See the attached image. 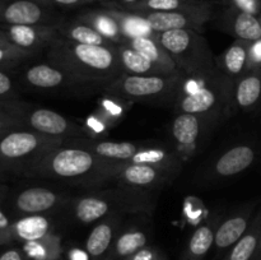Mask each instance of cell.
<instances>
[{"instance_id": "cell-1", "label": "cell", "mask_w": 261, "mask_h": 260, "mask_svg": "<svg viewBox=\"0 0 261 260\" xmlns=\"http://www.w3.org/2000/svg\"><path fill=\"white\" fill-rule=\"evenodd\" d=\"M47 60L65 69L86 88L103 89L124 74L115 45H83L59 37L48 47Z\"/></svg>"}, {"instance_id": "cell-2", "label": "cell", "mask_w": 261, "mask_h": 260, "mask_svg": "<svg viewBox=\"0 0 261 260\" xmlns=\"http://www.w3.org/2000/svg\"><path fill=\"white\" fill-rule=\"evenodd\" d=\"M114 166L115 163L97 157L91 150L63 144L38 155L28 165V172L38 177L96 188L112 183Z\"/></svg>"}, {"instance_id": "cell-3", "label": "cell", "mask_w": 261, "mask_h": 260, "mask_svg": "<svg viewBox=\"0 0 261 260\" xmlns=\"http://www.w3.org/2000/svg\"><path fill=\"white\" fill-rule=\"evenodd\" d=\"M232 83L218 70L184 76L173 107L176 114L231 115Z\"/></svg>"}, {"instance_id": "cell-4", "label": "cell", "mask_w": 261, "mask_h": 260, "mask_svg": "<svg viewBox=\"0 0 261 260\" xmlns=\"http://www.w3.org/2000/svg\"><path fill=\"white\" fill-rule=\"evenodd\" d=\"M152 190L121 186L117 189L94 190L76 198L73 213L78 222L92 224L111 214L140 213L152 208Z\"/></svg>"}, {"instance_id": "cell-5", "label": "cell", "mask_w": 261, "mask_h": 260, "mask_svg": "<svg viewBox=\"0 0 261 260\" xmlns=\"http://www.w3.org/2000/svg\"><path fill=\"white\" fill-rule=\"evenodd\" d=\"M184 75H130L122 74L119 79L107 84L102 91L107 96L121 101L139 103H175Z\"/></svg>"}, {"instance_id": "cell-6", "label": "cell", "mask_w": 261, "mask_h": 260, "mask_svg": "<svg viewBox=\"0 0 261 260\" xmlns=\"http://www.w3.org/2000/svg\"><path fill=\"white\" fill-rule=\"evenodd\" d=\"M157 38L184 76L209 74L217 69L216 59L201 32L171 30L160 32Z\"/></svg>"}, {"instance_id": "cell-7", "label": "cell", "mask_w": 261, "mask_h": 260, "mask_svg": "<svg viewBox=\"0 0 261 260\" xmlns=\"http://www.w3.org/2000/svg\"><path fill=\"white\" fill-rule=\"evenodd\" d=\"M222 120L223 116L219 115H176L170 132L172 135L173 150L180 160L185 161L195 155L199 149L203 148L216 125Z\"/></svg>"}, {"instance_id": "cell-8", "label": "cell", "mask_w": 261, "mask_h": 260, "mask_svg": "<svg viewBox=\"0 0 261 260\" xmlns=\"http://www.w3.org/2000/svg\"><path fill=\"white\" fill-rule=\"evenodd\" d=\"M63 138H53L36 132L8 133L0 139V157L8 161H20L30 158V163L38 155L53 148L64 144Z\"/></svg>"}, {"instance_id": "cell-9", "label": "cell", "mask_w": 261, "mask_h": 260, "mask_svg": "<svg viewBox=\"0 0 261 260\" xmlns=\"http://www.w3.org/2000/svg\"><path fill=\"white\" fill-rule=\"evenodd\" d=\"M149 22L157 33L171 30H194L201 32L204 25L213 17V5L205 2L199 7L175 12L139 13Z\"/></svg>"}, {"instance_id": "cell-10", "label": "cell", "mask_w": 261, "mask_h": 260, "mask_svg": "<svg viewBox=\"0 0 261 260\" xmlns=\"http://www.w3.org/2000/svg\"><path fill=\"white\" fill-rule=\"evenodd\" d=\"M180 170L144 165V163H115L112 171V183L121 186L153 190L171 181Z\"/></svg>"}, {"instance_id": "cell-11", "label": "cell", "mask_w": 261, "mask_h": 260, "mask_svg": "<svg viewBox=\"0 0 261 260\" xmlns=\"http://www.w3.org/2000/svg\"><path fill=\"white\" fill-rule=\"evenodd\" d=\"M2 31L12 45L31 53L48 48L60 37L58 24H5Z\"/></svg>"}, {"instance_id": "cell-12", "label": "cell", "mask_w": 261, "mask_h": 260, "mask_svg": "<svg viewBox=\"0 0 261 260\" xmlns=\"http://www.w3.org/2000/svg\"><path fill=\"white\" fill-rule=\"evenodd\" d=\"M24 121L33 132L47 137L68 139V138L82 137L83 134V129L75 122L66 119L65 116L54 110L43 109V107H38L27 112Z\"/></svg>"}, {"instance_id": "cell-13", "label": "cell", "mask_w": 261, "mask_h": 260, "mask_svg": "<svg viewBox=\"0 0 261 260\" xmlns=\"http://www.w3.org/2000/svg\"><path fill=\"white\" fill-rule=\"evenodd\" d=\"M24 79L31 87L43 91L53 89H84L86 87L65 69L56 66L51 63H40L30 66L25 70Z\"/></svg>"}, {"instance_id": "cell-14", "label": "cell", "mask_w": 261, "mask_h": 260, "mask_svg": "<svg viewBox=\"0 0 261 260\" xmlns=\"http://www.w3.org/2000/svg\"><path fill=\"white\" fill-rule=\"evenodd\" d=\"M65 145L84 148L91 150L97 157L112 163H126L142 149L143 145L132 142H112V140H94L82 137L68 138L64 140Z\"/></svg>"}, {"instance_id": "cell-15", "label": "cell", "mask_w": 261, "mask_h": 260, "mask_svg": "<svg viewBox=\"0 0 261 260\" xmlns=\"http://www.w3.org/2000/svg\"><path fill=\"white\" fill-rule=\"evenodd\" d=\"M261 103V66L250 69L232 84L231 114L254 111Z\"/></svg>"}, {"instance_id": "cell-16", "label": "cell", "mask_w": 261, "mask_h": 260, "mask_svg": "<svg viewBox=\"0 0 261 260\" xmlns=\"http://www.w3.org/2000/svg\"><path fill=\"white\" fill-rule=\"evenodd\" d=\"M48 13L35 0H0V22L4 24H46Z\"/></svg>"}, {"instance_id": "cell-17", "label": "cell", "mask_w": 261, "mask_h": 260, "mask_svg": "<svg viewBox=\"0 0 261 260\" xmlns=\"http://www.w3.org/2000/svg\"><path fill=\"white\" fill-rule=\"evenodd\" d=\"M65 198L63 194L56 193L51 189L35 186L24 189L15 199V206L25 216L43 214L64 204Z\"/></svg>"}, {"instance_id": "cell-18", "label": "cell", "mask_w": 261, "mask_h": 260, "mask_svg": "<svg viewBox=\"0 0 261 260\" xmlns=\"http://www.w3.org/2000/svg\"><path fill=\"white\" fill-rule=\"evenodd\" d=\"M122 214H111L92 228L86 241V251L92 259L99 260L109 254L120 232Z\"/></svg>"}, {"instance_id": "cell-19", "label": "cell", "mask_w": 261, "mask_h": 260, "mask_svg": "<svg viewBox=\"0 0 261 260\" xmlns=\"http://www.w3.org/2000/svg\"><path fill=\"white\" fill-rule=\"evenodd\" d=\"M252 214V205L245 206L242 211L232 214L228 218L219 222L216 229L214 246L217 251L224 252L231 249L249 229Z\"/></svg>"}, {"instance_id": "cell-20", "label": "cell", "mask_w": 261, "mask_h": 260, "mask_svg": "<svg viewBox=\"0 0 261 260\" xmlns=\"http://www.w3.org/2000/svg\"><path fill=\"white\" fill-rule=\"evenodd\" d=\"M249 43L242 40L234 42L216 59L217 70L232 84L249 71Z\"/></svg>"}, {"instance_id": "cell-21", "label": "cell", "mask_w": 261, "mask_h": 260, "mask_svg": "<svg viewBox=\"0 0 261 260\" xmlns=\"http://www.w3.org/2000/svg\"><path fill=\"white\" fill-rule=\"evenodd\" d=\"M256 160V150L250 144H237L223 153L213 166L218 177H233L246 171Z\"/></svg>"}, {"instance_id": "cell-22", "label": "cell", "mask_w": 261, "mask_h": 260, "mask_svg": "<svg viewBox=\"0 0 261 260\" xmlns=\"http://www.w3.org/2000/svg\"><path fill=\"white\" fill-rule=\"evenodd\" d=\"M222 28L234 36L236 40L254 42L261 38V20L259 15L228 8L222 17Z\"/></svg>"}, {"instance_id": "cell-23", "label": "cell", "mask_w": 261, "mask_h": 260, "mask_svg": "<svg viewBox=\"0 0 261 260\" xmlns=\"http://www.w3.org/2000/svg\"><path fill=\"white\" fill-rule=\"evenodd\" d=\"M115 48H116L120 66H121L124 74H130V75H176V74H171L170 71L158 66L157 64L150 61L149 59H147L126 43H117L115 45Z\"/></svg>"}, {"instance_id": "cell-24", "label": "cell", "mask_w": 261, "mask_h": 260, "mask_svg": "<svg viewBox=\"0 0 261 260\" xmlns=\"http://www.w3.org/2000/svg\"><path fill=\"white\" fill-rule=\"evenodd\" d=\"M124 43L129 45L138 53L144 55L145 58L149 59L158 66L163 68L165 70L170 71L171 74H181L176 66L175 61L171 58L170 54L167 53L162 43L158 41L157 37H137L126 40Z\"/></svg>"}, {"instance_id": "cell-25", "label": "cell", "mask_w": 261, "mask_h": 260, "mask_svg": "<svg viewBox=\"0 0 261 260\" xmlns=\"http://www.w3.org/2000/svg\"><path fill=\"white\" fill-rule=\"evenodd\" d=\"M14 239L25 242H33L42 240L51 231V221L42 214L24 216L18 219L14 224L4 228Z\"/></svg>"}, {"instance_id": "cell-26", "label": "cell", "mask_w": 261, "mask_h": 260, "mask_svg": "<svg viewBox=\"0 0 261 260\" xmlns=\"http://www.w3.org/2000/svg\"><path fill=\"white\" fill-rule=\"evenodd\" d=\"M110 14L116 19L119 27L124 35L125 41L137 37H157L155 32L147 19L142 14L120 8H106Z\"/></svg>"}, {"instance_id": "cell-27", "label": "cell", "mask_w": 261, "mask_h": 260, "mask_svg": "<svg viewBox=\"0 0 261 260\" xmlns=\"http://www.w3.org/2000/svg\"><path fill=\"white\" fill-rule=\"evenodd\" d=\"M148 236L144 229L138 227L120 231L109 252L107 260H125L140 249L147 246Z\"/></svg>"}, {"instance_id": "cell-28", "label": "cell", "mask_w": 261, "mask_h": 260, "mask_svg": "<svg viewBox=\"0 0 261 260\" xmlns=\"http://www.w3.org/2000/svg\"><path fill=\"white\" fill-rule=\"evenodd\" d=\"M218 223V219H212L206 223L200 224L191 235L181 260H203L214 246Z\"/></svg>"}, {"instance_id": "cell-29", "label": "cell", "mask_w": 261, "mask_h": 260, "mask_svg": "<svg viewBox=\"0 0 261 260\" xmlns=\"http://www.w3.org/2000/svg\"><path fill=\"white\" fill-rule=\"evenodd\" d=\"M78 20L91 25L92 28H94L97 32L101 33L105 38L111 41L115 45L125 42V37L120 30L119 23L110 14L106 8L84 12L83 14L79 15Z\"/></svg>"}, {"instance_id": "cell-30", "label": "cell", "mask_w": 261, "mask_h": 260, "mask_svg": "<svg viewBox=\"0 0 261 260\" xmlns=\"http://www.w3.org/2000/svg\"><path fill=\"white\" fill-rule=\"evenodd\" d=\"M59 35L65 40L71 42L83 43V45H94V46H110L115 45L111 41L105 38L101 33L97 32L94 28L87 23L81 22L76 19L75 22L64 23L58 24Z\"/></svg>"}, {"instance_id": "cell-31", "label": "cell", "mask_w": 261, "mask_h": 260, "mask_svg": "<svg viewBox=\"0 0 261 260\" xmlns=\"http://www.w3.org/2000/svg\"><path fill=\"white\" fill-rule=\"evenodd\" d=\"M261 235V213L250 224L246 233L231 247L223 260H254Z\"/></svg>"}, {"instance_id": "cell-32", "label": "cell", "mask_w": 261, "mask_h": 260, "mask_svg": "<svg viewBox=\"0 0 261 260\" xmlns=\"http://www.w3.org/2000/svg\"><path fill=\"white\" fill-rule=\"evenodd\" d=\"M133 163H144V165L158 166V167L181 170L182 161L180 160L173 149L165 147H147L143 145L142 149L129 161Z\"/></svg>"}, {"instance_id": "cell-33", "label": "cell", "mask_w": 261, "mask_h": 260, "mask_svg": "<svg viewBox=\"0 0 261 260\" xmlns=\"http://www.w3.org/2000/svg\"><path fill=\"white\" fill-rule=\"evenodd\" d=\"M205 2H186V0H143L133 7L124 10L135 13L148 12H175V10H188L199 7Z\"/></svg>"}, {"instance_id": "cell-34", "label": "cell", "mask_w": 261, "mask_h": 260, "mask_svg": "<svg viewBox=\"0 0 261 260\" xmlns=\"http://www.w3.org/2000/svg\"><path fill=\"white\" fill-rule=\"evenodd\" d=\"M33 53L31 51L22 50L14 45L0 46V64L18 63V61L32 56Z\"/></svg>"}, {"instance_id": "cell-35", "label": "cell", "mask_w": 261, "mask_h": 260, "mask_svg": "<svg viewBox=\"0 0 261 260\" xmlns=\"http://www.w3.org/2000/svg\"><path fill=\"white\" fill-rule=\"evenodd\" d=\"M231 8L254 15L261 14V0H223Z\"/></svg>"}, {"instance_id": "cell-36", "label": "cell", "mask_w": 261, "mask_h": 260, "mask_svg": "<svg viewBox=\"0 0 261 260\" xmlns=\"http://www.w3.org/2000/svg\"><path fill=\"white\" fill-rule=\"evenodd\" d=\"M261 66V38L249 43V70Z\"/></svg>"}, {"instance_id": "cell-37", "label": "cell", "mask_w": 261, "mask_h": 260, "mask_svg": "<svg viewBox=\"0 0 261 260\" xmlns=\"http://www.w3.org/2000/svg\"><path fill=\"white\" fill-rule=\"evenodd\" d=\"M161 252L160 249L154 246H145L143 249H140L139 251H137L135 254H133L132 256H129L125 260H154V257L157 256Z\"/></svg>"}, {"instance_id": "cell-38", "label": "cell", "mask_w": 261, "mask_h": 260, "mask_svg": "<svg viewBox=\"0 0 261 260\" xmlns=\"http://www.w3.org/2000/svg\"><path fill=\"white\" fill-rule=\"evenodd\" d=\"M12 89H13V83L10 76L7 75L5 73H3V71H0V97L10 93Z\"/></svg>"}, {"instance_id": "cell-39", "label": "cell", "mask_w": 261, "mask_h": 260, "mask_svg": "<svg viewBox=\"0 0 261 260\" xmlns=\"http://www.w3.org/2000/svg\"><path fill=\"white\" fill-rule=\"evenodd\" d=\"M19 120L17 117L13 116H7V115L0 114V130H4L7 127L15 126V125H19Z\"/></svg>"}, {"instance_id": "cell-40", "label": "cell", "mask_w": 261, "mask_h": 260, "mask_svg": "<svg viewBox=\"0 0 261 260\" xmlns=\"http://www.w3.org/2000/svg\"><path fill=\"white\" fill-rule=\"evenodd\" d=\"M51 2L56 3L59 5H63V7H78V5L91 2V0H51Z\"/></svg>"}, {"instance_id": "cell-41", "label": "cell", "mask_w": 261, "mask_h": 260, "mask_svg": "<svg viewBox=\"0 0 261 260\" xmlns=\"http://www.w3.org/2000/svg\"><path fill=\"white\" fill-rule=\"evenodd\" d=\"M0 260H23V257L18 250H8L0 256Z\"/></svg>"}, {"instance_id": "cell-42", "label": "cell", "mask_w": 261, "mask_h": 260, "mask_svg": "<svg viewBox=\"0 0 261 260\" xmlns=\"http://www.w3.org/2000/svg\"><path fill=\"white\" fill-rule=\"evenodd\" d=\"M140 2H143V0H119L120 4L122 5L120 9H126V8L133 7V5L138 4V3H140Z\"/></svg>"}, {"instance_id": "cell-43", "label": "cell", "mask_w": 261, "mask_h": 260, "mask_svg": "<svg viewBox=\"0 0 261 260\" xmlns=\"http://www.w3.org/2000/svg\"><path fill=\"white\" fill-rule=\"evenodd\" d=\"M8 45H12V43L8 41L7 36L4 35V32H3L2 30H0V46H8Z\"/></svg>"}, {"instance_id": "cell-44", "label": "cell", "mask_w": 261, "mask_h": 260, "mask_svg": "<svg viewBox=\"0 0 261 260\" xmlns=\"http://www.w3.org/2000/svg\"><path fill=\"white\" fill-rule=\"evenodd\" d=\"M261 259V235H260V242H259V247H257L256 255H255L254 260H260Z\"/></svg>"}, {"instance_id": "cell-45", "label": "cell", "mask_w": 261, "mask_h": 260, "mask_svg": "<svg viewBox=\"0 0 261 260\" xmlns=\"http://www.w3.org/2000/svg\"><path fill=\"white\" fill-rule=\"evenodd\" d=\"M154 260H166V257H165V255H163V252L161 251L160 254H158L157 256L154 257Z\"/></svg>"}, {"instance_id": "cell-46", "label": "cell", "mask_w": 261, "mask_h": 260, "mask_svg": "<svg viewBox=\"0 0 261 260\" xmlns=\"http://www.w3.org/2000/svg\"><path fill=\"white\" fill-rule=\"evenodd\" d=\"M186 2H212V0H186Z\"/></svg>"}, {"instance_id": "cell-47", "label": "cell", "mask_w": 261, "mask_h": 260, "mask_svg": "<svg viewBox=\"0 0 261 260\" xmlns=\"http://www.w3.org/2000/svg\"><path fill=\"white\" fill-rule=\"evenodd\" d=\"M99 2H109V0H99Z\"/></svg>"}, {"instance_id": "cell-48", "label": "cell", "mask_w": 261, "mask_h": 260, "mask_svg": "<svg viewBox=\"0 0 261 260\" xmlns=\"http://www.w3.org/2000/svg\"><path fill=\"white\" fill-rule=\"evenodd\" d=\"M259 18H260V20H261V14H260V15H259Z\"/></svg>"}, {"instance_id": "cell-49", "label": "cell", "mask_w": 261, "mask_h": 260, "mask_svg": "<svg viewBox=\"0 0 261 260\" xmlns=\"http://www.w3.org/2000/svg\"><path fill=\"white\" fill-rule=\"evenodd\" d=\"M260 260H261V259H260Z\"/></svg>"}]
</instances>
